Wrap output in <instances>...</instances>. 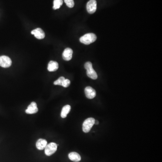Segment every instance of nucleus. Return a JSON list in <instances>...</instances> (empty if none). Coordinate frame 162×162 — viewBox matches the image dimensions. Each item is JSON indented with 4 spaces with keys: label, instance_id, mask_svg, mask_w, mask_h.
<instances>
[{
    "label": "nucleus",
    "instance_id": "f8f14e48",
    "mask_svg": "<svg viewBox=\"0 0 162 162\" xmlns=\"http://www.w3.org/2000/svg\"><path fill=\"white\" fill-rule=\"evenodd\" d=\"M59 68V64L56 61H50L48 65L47 69L49 72L56 71Z\"/></svg>",
    "mask_w": 162,
    "mask_h": 162
},
{
    "label": "nucleus",
    "instance_id": "f257e3e1",
    "mask_svg": "<svg viewBox=\"0 0 162 162\" xmlns=\"http://www.w3.org/2000/svg\"><path fill=\"white\" fill-rule=\"evenodd\" d=\"M96 36L93 33H89L86 34L83 36L80 37V41L81 43L85 45H89L96 41Z\"/></svg>",
    "mask_w": 162,
    "mask_h": 162
},
{
    "label": "nucleus",
    "instance_id": "9b49d317",
    "mask_svg": "<svg viewBox=\"0 0 162 162\" xmlns=\"http://www.w3.org/2000/svg\"><path fill=\"white\" fill-rule=\"evenodd\" d=\"M47 144V142L45 139H40L36 142V147L39 150H43Z\"/></svg>",
    "mask_w": 162,
    "mask_h": 162
},
{
    "label": "nucleus",
    "instance_id": "6ab92c4d",
    "mask_svg": "<svg viewBox=\"0 0 162 162\" xmlns=\"http://www.w3.org/2000/svg\"><path fill=\"white\" fill-rule=\"evenodd\" d=\"M99 124V122H98L97 120H95V124H96V125H98V124Z\"/></svg>",
    "mask_w": 162,
    "mask_h": 162
},
{
    "label": "nucleus",
    "instance_id": "1a4fd4ad",
    "mask_svg": "<svg viewBox=\"0 0 162 162\" xmlns=\"http://www.w3.org/2000/svg\"><path fill=\"white\" fill-rule=\"evenodd\" d=\"M31 34L34 35L35 37L38 39H42L45 37V34L41 28H37L34 29L31 32Z\"/></svg>",
    "mask_w": 162,
    "mask_h": 162
},
{
    "label": "nucleus",
    "instance_id": "ddd939ff",
    "mask_svg": "<svg viewBox=\"0 0 162 162\" xmlns=\"http://www.w3.org/2000/svg\"><path fill=\"white\" fill-rule=\"evenodd\" d=\"M69 158L70 160L75 162H78L81 160V157L80 155L77 152H71L69 154Z\"/></svg>",
    "mask_w": 162,
    "mask_h": 162
},
{
    "label": "nucleus",
    "instance_id": "0eeeda50",
    "mask_svg": "<svg viewBox=\"0 0 162 162\" xmlns=\"http://www.w3.org/2000/svg\"><path fill=\"white\" fill-rule=\"evenodd\" d=\"M85 93L86 97L88 99H93L96 96V90L93 88L89 86L86 87V88L85 89Z\"/></svg>",
    "mask_w": 162,
    "mask_h": 162
},
{
    "label": "nucleus",
    "instance_id": "f03ea898",
    "mask_svg": "<svg viewBox=\"0 0 162 162\" xmlns=\"http://www.w3.org/2000/svg\"><path fill=\"white\" fill-rule=\"evenodd\" d=\"M84 67L87 70V75L90 78L95 80L97 78V74L92 67V63L90 62H87L85 63Z\"/></svg>",
    "mask_w": 162,
    "mask_h": 162
},
{
    "label": "nucleus",
    "instance_id": "dca6fc26",
    "mask_svg": "<svg viewBox=\"0 0 162 162\" xmlns=\"http://www.w3.org/2000/svg\"><path fill=\"white\" fill-rule=\"evenodd\" d=\"M64 79H65V78L63 77H61L59 79H57L56 81L54 82V85L62 86L63 83V82Z\"/></svg>",
    "mask_w": 162,
    "mask_h": 162
},
{
    "label": "nucleus",
    "instance_id": "9d476101",
    "mask_svg": "<svg viewBox=\"0 0 162 162\" xmlns=\"http://www.w3.org/2000/svg\"><path fill=\"white\" fill-rule=\"evenodd\" d=\"M73 53V50L71 48H67L64 50L63 53V58L66 61H70L72 59Z\"/></svg>",
    "mask_w": 162,
    "mask_h": 162
},
{
    "label": "nucleus",
    "instance_id": "6e6552de",
    "mask_svg": "<svg viewBox=\"0 0 162 162\" xmlns=\"http://www.w3.org/2000/svg\"><path fill=\"white\" fill-rule=\"evenodd\" d=\"M38 108L37 107V104L35 102H32L28 105L27 109L25 110L26 114H34L38 112Z\"/></svg>",
    "mask_w": 162,
    "mask_h": 162
},
{
    "label": "nucleus",
    "instance_id": "a211bd4d",
    "mask_svg": "<svg viewBox=\"0 0 162 162\" xmlns=\"http://www.w3.org/2000/svg\"><path fill=\"white\" fill-rule=\"evenodd\" d=\"M70 81H69V80L68 79H65L64 81H63V83L62 86L64 87V88H68L70 85Z\"/></svg>",
    "mask_w": 162,
    "mask_h": 162
},
{
    "label": "nucleus",
    "instance_id": "2eb2a0df",
    "mask_svg": "<svg viewBox=\"0 0 162 162\" xmlns=\"http://www.w3.org/2000/svg\"><path fill=\"white\" fill-rule=\"evenodd\" d=\"M63 3V0H54L53 2V4H54L53 7V9H57L60 8L61 6L62 5Z\"/></svg>",
    "mask_w": 162,
    "mask_h": 162
},
{
    "label": "nucleus",
    "instance_id": "4468645a",
    "mask_svg": "<svg viewBox=\"0 0 162 162\" xmlns=\"http://www.w3.org/2000/svg\"><path fill=\"white\" fill-rule=\"evenodd\" d=\"M71 110V106L69 105H66L62 108L61 113V117L62 118H64L67 117V115L69 113Z\"/></svg>",
    "mask_w": 162,
    "mask_h": 162
},
{
    "label": "nucleus",
    "instance_id": "39448f33",
    "mask_svg": "<svg viewBox=\"0 0 162 162\" xmlns=\"http://www.w3.org/2000/svg\"><path fill=\"white\" fill-rule=\"evenodd\" d=\"M97 3L96 0H90L87 5V11L89 14H92L96 11Z\"/></svg>",
    "mask_w": 162,
    "mask_h": 162
},
{
    "label": "nucleus",
    "instance_id": "7ed1b4c3",
    "mask_svg": "<svg viewBox=\"0 0 162 162\" xmlns=\"http://www.w3.org/2000/svg\"><path fill=\"white\" fill-rule=\"evenodd\" d=\"M95 119L92 117L87 118L84 121L82 124V130L85 133H88L90 131L91 128L95 124Z\"/></svg>",
    "mask_w": 162,
    "mask_h": 162
},
{
    "label": "nucleus",
    "instance_id": "423d86ee",
    "mask_svg": "<svg viewBox=\"0 0 162 162\" xmlns=\"http://www.w3.org/2000/svg\"><path fill=\"white\" fill-rule=\"evenodd\" d=\"M12 64L11 59L8 56L3 55L0 56V66L7 68L10 67Z\"/></svg>",
    "mask_w": 162,
    "mask_h": 162
},
{
    "label": "nucleus",
    "instance_id": "20e7f679",
    "mask_svg": "<svg viewBox=\"0 0 162 162\" xmlns=\"http://www.w3.org/2000/svg\"><path fill=\"white\" fill-rule=\"evenodd\" d=\"M57 144L55 143L51 142L47 144L45 148V153L46 155L50 156L56 152Z\"/></svg>",
    "mask_w": 162,
    "mask_h": 162
},
{
    "label": "nucleus",
    "instance_id": "f3484780",
    "mask_svg": "<svg viewBox=\"0 0 162 162\" xmlns=\"http://www.w3.org/2000/svg\"><path fill=\"white\" fill-rule=\"evenodd\" d=\"M64 1L69 7L73 8L74 6V0H64Z\"/></svg>",
    "mask_w": 162,
    "mask_h": 162
}]
</instances>
